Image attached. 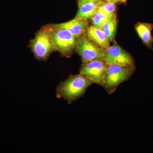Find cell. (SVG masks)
I'll use <instances>...</instances> for the list:
<instances>
[{
    "mask_svg": "<svg viewBox=\"0 0 153 153\" xmlns=\"http://www.w3.org/2000/svg\"><path fill=\"white\" fill-rule=\"evenodd\" d=\"M88 26L87 20L75 18L69 22L52 25L53 29H63L67 30L76 38L80 37Z\"/></svg>",
    "mask_w": 153,
    "mask_h": 153,
    "instance_id": "8",
    "label": "cell"
},
{
    "mask_svg": "<svg viewBox=\"0 0 153 153\" xmlns=\"http://www.w3.org/2000/svg\"><path fill=\"white\" fill-rule=\"evenodd\" d=\"M135 29L144 45L149 49H153V37L152 34L153 24L138 22L135 26Z\"/></svg>",
    "mask_w": 153,
    "mask_h": 153,
    "instance_id": "9",
    "label": "cell"
},
{
    "mask_svg": "<svg viewBox=\"0 0 153 153\" xmlns=\"http://www.w3.org/2000/svg\"><path fill=\"white\" fill-rule=\"evenodd\" d=\"M135 70V67L107 65L104 83L102 85L108 94L113 93L121 83L128 80Z\"/></svg>",
    "mask_w": 153,
    "mask_h": 153,
    "instance_id": "2",
    "label": "cell"
},
{
    "mask_svg": "<svg viewBox=\"0 0 153 153\" xmlns=\"http://www.w3.org/2000/svg\"><path fill=\"white\" fill-rule=\"evenodd\" d=\"M52 32V41L55 48L65 56L71 55L76 45V38L67 30L54 29Z\"/></svg>",
    "mask_w": 153,
    "mask_h": 153,
    "instance_id": "6",
    "label": "cell"
},
{
    "mask_svg": "<svg viewBox=\"0 0 153 153\" xmlns=\"http://www.w3.org/2000/svg\"><path fill=\"white\" fill-rule=\"evenodd\" d=\"M116 15L111 16L108 15L97 9V11L91 19L93 26L95 27L100 29L105 22Z\"/></svg>",
    "mask_w": 153,
    "mask_h": 153,
    "instance_id": "13",
    "label": "cell"
},
{
    "mask_svg": "<svg viewBox=\"0 0 153 153\" xmlns=\"http://www.w3.org/2000/svg\"><path fill=\"white\" fill-rule=\"evenodd\" d=\"M93 83L81 74L69 76L57 88V97L63 98L68 104L84 95L88 88Z\"/></svg>",
    "mask_w": 153,
    "mask_h": 153,
    "instance_id": "1",
    "label": "cell"
},
{
    "mask_svg": "<svg viewBox=\"0 0 153 153\" xmlns=\"http://www.w3.org/2000/svg\"><path fill=\"white\" fill-rule=\"evenodd\" d=\"M117 1V2H125L126 0H116Z\"/></svg>",
    "mask_w": 153,
    "mask_h": 153,
    "instance_id": "17",
    "label": "cell"
},
{
    "mask_svg": "<svg viewBox=\"0 0 153 153\" xmlns=\"http://www.w3.org/2000/svg\"><path fill=\"white\" fill-rule=\"evenodd\" d=\"M107 2H112L116 3L117 2L116 0H105Z\"/></svg>",
    "mask_w": 153,
    "mask_h": 153,
    "instance_id": "16",
    "label": "cell"
},
{
    "mask_svg": "<svg viewBox=\"0 0 153 153\" xmlns=\"http://www.w3.org/2000/svg\"><path fill=\"white\" fill-rule=\"evenodd\" d=\"M76 51L81 57L83 63L93 60H99L105 63V49L90 40L82 36L76 43Z\"/></svg>",
    "mask_w": 153,
    "mask_h": 153,
    "instance_id": "3",
    "label": "cell"
},
{
    "mask_svg": "<svg viewBox=\"0 0 153 153\" xmlns=\"http://www.w3.org/2000/svg\"><path fill=\"white\" fill-rule=\"evenodd\" d=\"M102 1L87 2L79 5L76 18L87 20L92 19Z\"/></svg>",
    "mask_w": 153,
    "mask_h": 153,
    "instance_id": "11",
    "label": "cell"
},
{
    "mask_svg": "<svg viewBox=\"0 0 153 153\" xmlns=\"http://www.w3.org/2000/svg\"><path fill=\"white\" fill-rule=\"evenodd\" d=\"M107 69V65L106 63L99 60H93L83 63L80 74L85 75L93 83L102 86Z\"/></svg>",
    "mask_w": 153,
    "mask_h": 153,
    "instance_id": "7",
    "label": "cell"
},
{
    "mask_svg": "<svg viewBox=\"0 0 153 153\" xmlns=\"http://www.w3.org/2000/svg\"><path fill=\"white\" fill-rule=\"evenodd\" d=\"M117 27L116 15L105 22L100 28L104 32L108 41L112 42L114 40Z\"/></svg>",
    "mask_w": 153,
    "mask_h": 153,
    "instance_id": "12",
    "label": "cell"
},
{
    "mask_svg": "<svg viewBox=\"0 0 153 153\" xmlns=\"http://www.w3.org/2000/svg\"><path fill=\"white\" fill-rule=\"evenodd\" d=\"M44 29L36 35L32 44L35 56L39 60H45L55 48L52 41V32Z\"/></svg>",
    "mask_w": 153,
    "mask_h": 153,
    "instance_id": "4",
    "label": "cell"
},
{
    "mask_svg": "<svg viewBox=\"0 0 153 153\" xmlns=\"http://www.w3.org/2000/svg\"><path fill=\"white\" fill-rule=\"evenodd\" d=\"M105 63L107 65L135 67L131 55L114 42L112 46L105 49Z\"/></svg>",
    "mask_w": 153,
    "mask_h": 153,
    "instance_id": "5",
    "label": "cell"
},
{
    "mask_svg": "<svg viewBox=\"0 0 153 153\" xmlns=\"http://www.w3.org/2000/svg\"><path fill=\"white\" fill-rule=\"evenodd\" d=\"M78 4L79 5L87 2L98 1H102V0H78Z\"/></svg>",
    "mask_w": 153,
    "mask_h": 153,
    "instance_id": "15",
    "label": "cell"
},
{
    "mask_svg": "<svg viewBox=\"0 0 153 153\" xmlns=\"http://www.w3.org/2000/svg\"><path fill=\"white\" fill-rule=\"evenodd\" d=\"M98 10H100L108 15L114 16L116 15V7L114 3L102 2L100 5Z\"/></svg>",
    "mask_w": 153,
    "mask_h": 153,
    "instance_id": "14",
    "label": "cell"
},
{
    "mask_svg": "<svg viewBox=\"0 0 153 153\" xmlns=\"http://www.w3.org/2000/svg\"><path fill=\"white\" fill-rule=\"evenodd\" d=\"M86 33L88 38L100 47L104 49L110 47L109 42L101 29L91 26L87 28Z\"/></svg>",
    "mask_w": 153,
    "mask_h": 153,
    "instance_id": "10",
    "label": "cell"
}]
</instances>
